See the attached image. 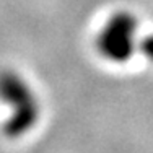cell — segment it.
I'll list each match as a JSON object with an SVG mask.
<instances>
[{
    "mask_svg": "<svg viewBox=\"0 0 153 153\" xmlns=\"http://www.w3.org/2000/svg\"><path fill=\"white\" fill-rule=\"evenodd\" d=\"M137 18L129 12H116L100 28L94 39L96 51L111 64H124L137 47Z\"/></svg>",
    "mask_w": 153,
    "mask_h": 153,
    "instance_id": "obj_2",
    "label": "cell"
},
{
    "mask_svg": "<svg viewBox=\"0 0 153 153\" xmlns=\"http://www.w3.org/2000/svg\"><path fill=\"white\" fill-rule=\"evenodd\" d=\"M0 103L8 109L2 130L10 138L30 134L41 119V100L25 75L13 68L0 70Z\"/></svg>",
    "mask_w": 153,
    "mask_h": 153,
    "instance_id": "obj_1",
    "label": "cell"
}]
</instances>
